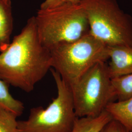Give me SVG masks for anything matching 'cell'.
Wrapping results in <instances>:
<instances>
[{"label":"cell","mask_w":132,"mask_h":132,"mask_svg":"<svg viewBox=\"0 0 132 132\" xmlns=\"http://www.w3.org/2000/svg\"><path fill=\"white\" fill-rule=\"evenodd\" d=\"M51 52L41 42L35 17L0 53V79L27 93L32 91L52 68Z\"/></svg>","instance_id":"obj_1"},{"label":"cell","mask_w":132,"mask_h":132,"mask_svg":"<svg viewBox=\"0 0 132 132\" xmlns=\"http://www.w3.org/2000/svg\"><path fill=\"white\" fill-rule=\"evenodd\" d=\"M34 17L39 39L50 50L73 42L90 32L87 15L80 3L40 9Z\"/></svg>","instance_id":"obj_2"},{"label":"cell","mask_w":132,"mask_h":132,"mask_svg":"<svg viewBox=\"0 0 132 132\" xmlns=\"http://www.w3.org/2000/svg\"><path fill=\"white\" fill-rule=\"evenodd\" d=\"M50 51L52 68L71 87L95 64L109 59L108 46L90 32L73 42L60 45Z\"/></svg>","instance_id":"obj_3"},{"label":"cell","mask_w":132,"mask_h":132,"mask_svg":"<svg viewBox=\"0 0 132 132\" xmlns=\"http://www.w3.org/2000/svg\"><path fill=\"white\" fill-rule=\"evenodd\" d=\"M90 33L107 46H132V17L117 0H81Z\"/></svg>","instance_id":"obj_4"},{"label":"cell","mask_w":132,"mask_h":132,"mask_svg":"<svg viewBox=\"0 0 132 132\" xmlns=\"http://www.w3.org/2000/svg\"><path fill=\"white\" fill-rule=\"evenodd\" d=\"M57 95L47 108L39 106L30 110L28 118L18 121L19 132H71L76 116L71 86L52 68Z\"/></svg>","instance_id":"obj_5"},{"label":"cell","mask_w":132,"mask_h":132,"mask_svg":"<svg viewBox=\"0 0 132 132\" xmlns=\"http://www.w3.org/2000/svg\"><path fill=\"white\" fill-rule=\"evenodd\" d=\"M71 87L77 118L97 117L116 98L106 62L95 64Z\"/></svg>","instance_id":"obj_6"},{"label":"cell","mask_w":132,"mask_h":132,"mask_svg":"<svg viewBox=\"0 0 132 132\" xmlns=\"http://www.w3.org/2000/svg\"><path fill=\"white\" fill-rule=\"evenodd\" d=\"M108 64L111 78L132 73V46H108Z\"/></svg>","instance_id":"obj_7"},{"label":"cell","mask_w":132,"mask_h":132,"mask_svg":"<svg viewBox=\"0 0 132 132\" xmlns=\"http://www.w3.org/2000/svg\"><path fill=\"white\" fill-rule=\"evenodd\" d=\"M105 111L112 119L132 132V97L123 101H112L107 106Z\"/></svg>","instance_id":"obj_8"},{"label":"cell","mask_w":132,"mask_h":132,"mask_svg":"<svg viewBox=\"0 0 132 132\" xmlns=\"http://www.w3.org/2000/svg\"><path fill=\"white\" fill-rule=\"evenodd\" d=\"M13 28L11 4L0 0V52L9 45Z\"/></svg>","instance_id":"obj_9"},{"label":"cell","mask_w":132,"mask_h":132,"mask_svg":"<svg viewBox=\"0 0 132 132\" xmlns=\"http://www.w3.org/2000/svg\"><path fill=\"white\" fill-rule=\"evenodd\" d=\"M112 119L106 111L95 117L77 118L71 132H100Z\"/></svg>","instance_id":"obj_10"},{"label":"cell","mask_w":132,"mask_h":132,"mask_svg":"<svg viewBox=\"0 0 132 132\" xmlns=\"http://www.w3.org/2000/svg\"><path fill=\"white\" fill-rule=\"evenodd\" d=\"M9 85L0 79V107L4 108L20 116L24 111L23 103L15 99L10 94Z\"/></svg>","instance_id":"obj_11"},{"label":"cell","mask_w":132,"mask_h":132,"mask_svg":"<svg viewBox=\"0 0 132 132\" xmlns=\"http://www.w3.org/2000/svg\"><path fill=\"white\" fill-rule=\"evenodd\" d=\"M116 98L123 101L132 97V73L112 78Z\"/></svg>","instance_id":"obj_12"},{"label":"cell","mask_w":132,"mask_h":132,"mask_svg":"<svg viewBox=\"0 0 132 132\" xmlns=\"http://www.w3.org/2000/svg\"><path fill=\"white\" fill-rule=\"evenodd\" d=\"M16 114L0 107V132H19Z\"/></svg>","instance_id":"obj_13"},{"label":"cell","mask_w":132,"mask_h":132,"mask_svg":"<svg viewBox=\"0 0 132 132\" xmlns=\"http://www.w3.org/2000/svg\"><path fill=\"white\" fill-rule=\"evenodd\" d=\"M100 132H131L118 121L112 119Z\"/></svg>","instance_id":"obj_14"},{"label":"cell","mask_w":132,"mask_h":132,"mask_svg":"<svg viewBox=\"0 0 132 132\" xmlns=\"http://www.w3.org/2000/svg\"><path fill=\"white\" fill-rule=\"evenodd\" d=\"M62 4H64L63 0H45L41 5L40 9L46 10L52 9Z\"/></svg>","instance_id":"obj_15"},{"label":"cell","mask_w":132,"mask_h":132,"mask_svg":"<svg viewBox=\"0 0 132 132\" xmlns=\"http://www.w3.org/2000/svg\"><path fill=\"white\" fill-rule=\"evenodd\" d=\"M64 4L71 3L72 4H78L80 3L81 0H63Z\"/></svg>","instance_id":"obj_16"},{"label":"cell","mask_w":132,"mask_h":132,"mask_svg":"<svg viewBox=\"0 0 132 132\" xmlns=\"http://www.w3.org/2000/svg\"><path fill=\"white\" fill-rule=\"evenodd\" d=\"M5 1L9 4H11V0H5Z\"/></svg>","instance_id":"obj_17"}]
</instances>
